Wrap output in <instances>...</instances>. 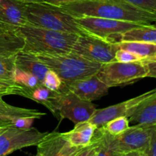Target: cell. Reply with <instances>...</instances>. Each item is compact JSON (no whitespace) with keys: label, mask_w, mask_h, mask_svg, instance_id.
I'll use <instances>...</instances> for the list:
<instances>
[{"label":"cell","mask_w":156,"mask_h":156,"mask_svg":"<svg viewBox=\"0 0 156 156\" xmlns=\"http://www.w3.org/2000/svg\"><path fill=\"white\" fill-rule=\"evenodd\" d=\"M59 7L74 18L95 17L144 25L155 24L156 21V14L135 7L123 0H79Z\"/></svg>","instance_id":"obj_1"},{"label":"cell","mask_w":156,"mask_h":156,"mask_svg":"<svg viewBox=\"0 0 156 156\" xmlns=\"http://www.w3.org/2000/svg\"><path fill=\"white\" fill-rule=\"evenodd\" d=\"M13 29L24 41L21 51L32 54L69 53L79 36L74 34L34 27L28 24L13 27Z\"/></svg>","instance_id":"obj_2"},{"label":"cell","mask_w":156,"mask_h":156,"mask_svg":"<svg viewBox=\"0 0 156 156\" xmlns=\"http://www.w3.org/2000/svg\"><path fill=\"white\" fill-rule=\"evenodd\" d=\"M27 24L44 29L82 35H91L76 21L74 17L64 12L59 6L47 2L24 3Z\"/></svg>","instance_id":"obj_3"},{"label":"cell","mask_w":156,"mask_h":156,"mask_svg":"<svg viewBox=\"0 0 156 156\" xmlns=\"http://www.w3.org/2000/svg\"><path fill=\"white\" fill-rule=\"evenodd\" d=\"M50 70L59 76L63 84L96 75L102 64L87 60L72 53L66 54H34Z\"/></svg>","instance_id":"obj_4"},{"label":"cell","mask_w":156,"mask_h":156,"mask_svg":"<svg viewBox=\"0 0 156 156\" xmlns=\"http://www.w3.org/2000/svg\"><path fill=\"white\" fill-rule=\"evenodd\" d=\"M46 108L59 120L68 119L76 124L87 121L95 111L96 105L91 101L79 98L66 90L59 89L49 101Z\"/></svg>","instance_id":"obj_5"},{"label":"cell","mask_w":156,"mask_h":156,"mask_svg":"<svg viewBox=\"0 0 156 156\" xmlns=\"http://www.w3.org/2000/svg\"><path fill=\"white\" fill-rule=\"evenodd\" d=\"M147 74L142 60L126 63L113 61L102 64L96 76L110 88L134 83L147 77Z\"/></svg>","instance_id":"obj_6"},{"label":"cell","mask_w":156,"mask_h":156,"mask_svg":"<svg viewBox=\"0 0 156 156\" xmlns=\"http://www.w3.org/2000/svg\"><path fill=\"white\" fill-rule=\"evenodd\" d=\"M119 49L117 43L89 35L78 36L70 53L87 60L101 64L115 61V53Z\"/></svg>","instance_id":"obj_7"},{"label":"cell","mask_w":156,"mask_h":156,"mask_svg":"<svg viewBox=\"0 0 156 156\" xmlns=\"http://www.w3.org/2000/svg\"><path fill=\"white\" fill-rule=\"evenodd\" d=\"M155 132L156 125L137 124L129 126L126 130L115 136L107 132L106 133L111 150L115 153L124 154L134 151H144Z\"/></svg>","instance_id":"obj_8"},{"label":"cell","mask_w":156,"mask_h":156,"mask_svg":"<svg viewBox=\"0 0 156 156\" xmlns=\"http://www.w3.org/2000/svg\"><path fill=\"white\" fill-rule=\"evenodd\" d=\"M78 24L83 27L91 36L108 40L114 43L119 42L120 35L130 29L144 24L129 21L95 17L75 18Z\"/></svg>","instance_id":"obj_9"},{"label":"cell","mask_w":156,"mask_h":156,"mask_svg":"<svg viewBox=\"0 0 156 156\" xmlns=\"http://www.w3.org/2000/svg\"><path fill=\"white\" fill-rule=\"evenodd\" d=\"M47 133L34 127L27 129L7 126L0 129V156H7L15 151L37 146Z\"/></svg>","instance_id":"obj_10"},{"label":"cell","mask_w":156,"mask_h":156,"mask_svg":"<svg viewBox=\"0 0 156 156\" xmlns=\"http://www.w3.org/2000/svg\"><path fill=\"white\" fill-rule=\"evenodd\" d=\"M60 89L66 90L82 100L93 101L108 94L109 88L104 84L96 75H94L68 84L62 83Z\"/></svg>","instance_id":"obj_11"},{"label":"cell","mask_w":156,"mask_h":156,"mask_svg":"<svg viewBox=\"0 0 156 156\" xmlns=\"http://www.w3.org/2000/svg\"><path fill=\"white\" fill-rule=\"evenodd\" d=\"M155 89L147 91L143 94L136 96L133 98L129 99L127 101L121 102V103L117 104V105H112V106L108 107V108H102V109H97L96 108L94 112L93 113L92 116L88 119L87 121L90 122L91 123L97 126V128L101 127L105 123L119 117L126 116V114L129 109L133 108L135 105L144 100L146 98L150 95L152 93L155 91Z\"/></svg>","instance_id":"obj_12"},{"label":"cell","mask_w":156,"mask_h":156,"mask_svg":"<svg viewBox=\"0 0 156 156\" xmlns=\"http://www.w3.org/2000/svg\"><path fill=\"white\" fill-rule=\"evenodd\" d=\"M125 117L137 124L156 125V91L129 109Z\"/></svg>","instance_id":"obj_13"},{"label":"cell","mask_w":156,"mask_h":156,"mask_svg":"<svg viewBox=\"0 0 156 156\" xmlns=\"http://www.w3.org/2000/svg\"><path fill=\"white\" fill-rule=\"evenodd\" d=\"M26 24L24 2L20 0H0V25L18 27Z\"/></svg>","instance_id":"obj_14"},{"label":"cell","mask_w":156,"mask_h":156,"mask_svg":"<svg viewBox=\"0 0 156 156\" xmlns=\"http://www.w3.org/2000/svg\"><path fill=\"white\" fill-rule=\"evenodd\" d=\"M97 126L88 121L75 124L72 130L61 133L62 136L72 146L76 147H86L91 143Z\"/></svg>","instance_id":"obj_15"},{"label":"cell","mask_w":156,"mask_h":156,"mask_svg":"<svg viewBox=\"0 0 156 156\" xmlns=\"http://www.w3.org/2000/svg\"><path fill=\"white\" fill-rule=\"evenodd\" d=\"M16 68L30 73L37 78L42 84L46 73L49 69L37 58L34 54L20 51L16 54L15 58Z\"/></svg>","instance_id":"obj_16"},{"label":"cell","mask_w":156,"mask_h":156,"mask_svg":"<svg viewBox=\"0 0 156 156\" xmlns=\"http://www.w3.org/2000/svg\"><path fill=\"white\" fill-rule=\"evenodd\" d=\"M24 41L13 27L0 25V55L17 54L24 47Z\"/></svg>","instance_id":"obj_17"},{"label":"cell","mask_w":156,"mask_h":156,"mask_svg":"<svg viewBox=\"0 0 156 156\" xmlns=\"http://www.w3.org/2000/svg\"><path fill=\"white\" fill-rule=\"evenodd\" d=\"M120 41L143 42L156 44L155 25H143L130 29L120 35L119 42Z\"/></svg>","instance_id":"obj_18"},{"label":"cell","mask_w":156,"mask_h":156,"mask_svg":"<svg viewBox=\"0 0 156 156\" xmlns=\"http://www.w3.org/2000/svg\"><path fill=\"white\" fill-rule=\"evenodd\" d=\"M66 143L61 133H47L37 145V153L42 156H53L57 153Z\"/></svg>","instance_id":"obj_19"},{"label":"cell","mask_w":156,"mask_h":156,"mask_svg":"<svg viewBox=\"0 0 156 156\" xmlns=\"http://www.w3.org/2000/svg\"><path fill=\"white\" fill-rule=\"evenodd\" d=\"M46 115V113L41 112L34 109L18 108L9 105L0 98V119L5 120H12L13 118L20 117H33L35 120L41 119Z\"/></svg>","instance_id":"obj_20"},{"label":"cell","mask_w":156,"mask_h":156,"mask_svg":"<svg viewBox=\"0 0 156 156\" xmlns=\"http://www.w3.org/2000/svg\"><path fill=\"white\" fill-rule=\"evenodd\" d=\"M119 49L127 50L143 59L156 57V44L143 42H125L117 43Z\"/></svg>","instance_id":"obj_21"},{"label":"cell","mask_w":156,"mask_h":156,"mask_svg":"<svg viewBox=\"0 0 156 156\" xmlns=\"http://www.w3.org/2000/svg\"><path fill=\"white\" fill-rule=\"evenodd\" d=\"M16 54L0 55V80L12 82L13 80L16 66Z\"/></svg>","instance_id":"obj_22"},{"label":"cell","mask_w":156,"mask_h":156,"mask_svg":"<svg viewBox=\"0 0 156 156\" xmlns=\"http://www.w3.org/2000/svg\"><path fill=\"white\" fill-rule=\"evenodd\" d=\"M93 139L96 142L95 156H116L115 152H113L110 148L107 139L106 131L103 127L96 129Z\"/></svg>","instance_id":"obj_23"},{"label":"cell","mask_w":156,"mask_h":156,"mask_svg":"<svg viewBox=\"0 0 156 156\" xmlns=\"http://www.w3.org/2000/svg\"><path fill=\"white\" fill-rule=\"evenodd\" d=\"M129 121L128 117L123 116L119 117L105 123L102 127L110 135L115 136L121 134L129 128Z\"/></svg>","instance_id":"obj_24"},{"label":"cell","mask_w":156,"mask_h":156,"mask_svg":"<svg viewBox=\"0 0 156 156\" xmlns=\"http://www.w3.org/2000/svg\"><path fill=\"white\" fill-rule=\"evenodd\" d=\"M13 80L17 83L30 90H34V88L42 85L41 82H39V80L33 75L25 73V72L18 69L17 68L15 69V74H14Z\"/></svg>","instance_id":"obj_25"},{"label":"cell","mask_w":156,"mask_h":156,"mask_svg":"<svg viewBox=\"0 0 156 156\" xmlns=\"http://www.w3.org/2000/svg\"><path fill=\"white\" fill-rule=\"evenodd\" d=\"M56 92V91H50L48 88L41 85L33 90L30 100L34 101L37 103L41 104L46 107L48 104L49 101L54 97Z\"/></svg>","instance_id":"obj_26"},{"label":"cell","mask_w":156,"mask_h":156,"mask_svg":"<svg viewBox=\"0 0 156 156\" xmlns=\"http://www.w3.org/2000/svg\"><path fill=\"white\" fill-rule=\"evenodd\" d=\"M32 91L33 90L28 89L24 86L9 87L0 85V98H2L3 96L5 95L15 94V95L22 96V97L30 99Z\"/></svg>","instance_id":"obj_27"},{"label":"cell","mask_w":156,"mask_h":156,"mask_svg":"<svg viewBox=\"0 0 156 156\" xmlns=\"http://www.w3.org/2000/svg\"><path fill=\"white\" fill-rule=\"evenodd\" d=\"M62 82L60 78L55 72L49 69L46 73L42 82V85L53 91H58L60 89Z\"/></svg>","instance_id":"obj_28"},{"label":"cell","mask_w":156,"mask_h":156,"mask_svg":"<svg viewBox=\"0 0 156 156\" xmlns=\"http://www.w3.org/2000/svg\"><path fill=\"white\" fill-rule=\"evenodd\" d=\"M115 61L119 62H137V61H141L143 58L131 52L127 51V50H123V49H118L116 51L115 56H114Z\"/></svg>","instance_id":"obj_29"},{"label":"cell","mask_w":156,"mask_h":156,"mask_svg":"<svg viewBox=\"0 0 156 156\" xmlns=\"http://www.w3.org/2000/svg\"><path fill=\"white\" fill-rule=\"evenodd\" d=\"M140 9L156 14V0H123Z\"/></svg>","instance_id":"obj_30"},{"label":"cell","mask_w":156,"mask_h":156,"mask_svg":"<svg viewBox=\"0 0 156 156\" xmlns=\"http://www.w3.org/2000/svg\"><path fill=\"white\" fill-rule=\"evenodd\" d=\"M34 120L35 119L33 117H20L13 118L11 120V122H12V126L18 128V129H27L31 127Z\"/></svg>","instance_id":"obj_31"},{"label":"cell","mask_w":156,"mask_h":156,"mask_svg":"<svg viewBox=\"0 0 156 156\" xmlns=\"http://www.w3.org/2000/svg\"><path fill=\"white\" fill-rule=\"evenodd\" d=\"M84 147H76L72 146L67 142L63 147L53 156H76L78 153L81 152Z\"/></svg>","instance_id":"obj_32"},{"label":"cell","mask_w":156,"mask_h":156,"mask_svg":"<svg viewBox=\"0 0 156 156\" xmlns=\"http://www.w3.org/2000/svg\"><path fill=\"white\" fill-rule=\"evenodd\" d=\"M142 62L147 69V77L156 78V57L144 58Z\"/></svg>","instance_id":"obj_33"},{"label":"cell","mask_w":156,"mask_h":156,"mask_svg":"<svg viewBox=\"0 0 156 156\" xmlns=\"http://www.w3.org/2000/svg\"><path fill=\"white\" fill-rule=\"evenodd\" d=\"M143 152L146 154V156H156V132L152 136Z\"/></svg>","instance_id":"obj_34"},{"label":"cell","mask_w":156,"mask_h":156,"mask_svg":"<svg viewBox=\"0 0 156 156\" xmlns=\"http://www.w3.org/2000/svg\"><path fill=\"white\" fill-rule=\"evenodd\" d=\"M96 152V142L93 139L89 146L84 147L76 156H94Z\"/></svg>","instance_id":"obj_35"},{"label":"cell","mask_w":156,"mask_h":156,"mask_svg":"<svg viewBox=\"0 0 156 156\" xmlns=\"http://www.w3.org/2000/svg\"><path fill=\"white\" fill-rule=\"evenodd\" d=\"M79 1V0H45V2L48 4L53 5L59 6L62 5L69 4V3Z\"/></svg>","instance_id":"obj_36"},{"label":"cell","mask_w":156,"mask_h":156,"mask_svg":"<svg viewBox=\"0 0 156 156\" xmlns=\"http://www.w3.org/2000/svg\"><path fill=\"white\" fill-rule=\"evenodd\" d=\"M117 154L118 156H146V154L144 153L143 151H134V152H127V153L124 154Z\"/></svg>","instance_id":"obj_37"},{"label":"cell","mask_w":156,"mask_h":156,"mask_svg":"<svg viewBox=\"0 0 156 156\" xmlns=\"http://www.w3.org/2000/svg\"><path fill=\"white\" fill-rule=\"evenodd\" d=\"M0 85H5V86H9V87H18V86H22L20 84L17 83L15 82H4V81L0 80Z\"/></svg>","instance_id":"obj_38"},{"label":"cell","mask_w":156,"mask_h":156,"mask_svg":"<svg viewBox=\"0 0 156 156\" xmlns=\"http://www.w3.org/2000/svg\"><path fill=\"white\" fill-rule=\"evenodd\" d=\"M12 125V122L10 120H1L0 119V129L5 127V126H10Z\"/></svg>","instance_id":"obj_39"},{"label":"cell","mask_w":156,"mask_h":156,"mask_svg":"<svg viewBox=\"0 0 156 156\" xmlns=\"http://www.w3.org/2000/svg\"><path fill=\"white\" fill-rule=\"evenodd\" d=\"M20 1L23 2L24 3H40L44 2L45 0H20Z\"/></svg>","instance_id":"obj_40"},{"label":"cell","mask_w":156,"mask_h":156,"mask_svg":"<svg viewBox=\"0 0 156 156\" xmlns=\"http://www.w3.org/2000/svg\"><path fill=\"white\" fill-rule=\"evenodd\" d=\"M35 156H42V155H41V154H39V153H37V155Z\"/></svg>","instance_id":"obj_41"},{"label":"cell","mask_w":156,"mask_h":156,"mask_svg":"<svg viewBox=\"0 0 156 156\" xmlns=\"http://www.w3.org/2000/svg\"><path fill=\"white\" fill-rule=\"evenodd\" d=\"M116 156H118V155H117V153H116Z\"/></svg>","instance_id":"obj_42"},{"label":"cell","mask_w":156,"mask_h":156,"mask_svg":"<svg viewBox=\"0 0 156 156\" xmlns=\"http://www.w3.org/2000/svg\"><path fill=\"white\" fill-rule=\"evenodd\" d=\"M95 154H96V152H95ZM95 154H94V156H95Z\"/></svg>","instance_id":"obj_43"}]
</instances>
